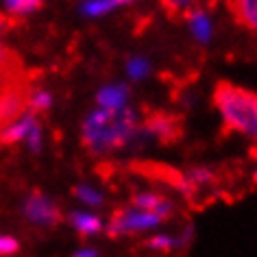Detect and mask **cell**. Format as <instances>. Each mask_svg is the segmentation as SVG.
<instances>
[{"label": "cell", "mask_w": 257, "mask_h": 257, "mask_svg": "<svg viewBox=\"0 0 257 257\" xmlns=\"http://www.w3.org/2000/svg\"><path fill=\"white\" fill-rule=\"evenodd\" d=\"M133 128H136V118L128 109H102V111H96L85 120L83 142L89 151L105 153L124 144L133 136Z\"/></svg>", "instance_id": "obj_1"}, {"label": "cell", "mask_w": 257, "mask_h": 257, "mask_svg": "<svg viewBox=\"0 0 257 257\" xmlns=\"http://www.w3.org/2000/svg\"><path fill=\"white\" fill-rule=\"evenodd\" d=\"M214 105L229 131L257 140V94L231 83H218L214 89Z\"/></svg>", "instance_id": "obj_2"}, {"label": "cell", "mask_w": 257, "mask_h": 257, "mask_svg": "<svg viewBox=\"0 0 257 257\" xmlns=\"http://www.w3.org/2000/svg\"><path fill=\"white\" fill-rule=\"evenodd\" d=\"M164 220L157 214L151 211H142L136 207H122L118 211H113L111 220L105 224V231L111 240L118 237H128V235H140L146 231H155Z\"/></svg>", "instance_id": "obj_3"}, {"label": "cell", "mask_w": 257, "mask_h": 257, "mask_svg": "<svg viewBox=\"0 0 257 257\" xmlns=\"http://www.w3.org/2000/svg\"><path fill=\"white\" fill-rule=\"evenodd\" d=\"M24 216L33 224H37V227H57L61 220L59 207L50 198L44 196L42 192H33L27 198V203H24Z\"/></svg>", "instance_id": "obj_4"}, {"label": "cell", "mask_w": 257, "mask_h": 257, "mask_svg": "<svg viewBox=\"0 0 257 257\" xmlns=\"http://www.w3.org/2000/svg\"><path fill=\"white\" fill-rule=\"evenodd\" d=\"M68 222L72 224V229L79 233L81 237H92V235H98L105 224L96 214H89V211H72L68 216Z\"/></svg>", "instance_id": "obj_5"}, {"label": "cell", "mask_w": 257, "mask_h": 257, "mask_svg": "<svg viewBox=\"0 0 257 257\" xmlns=\"http://www.w3.org/2000/svg\"><path fill=\"white\" fill-rule=\"evenodd\" d=\"M35 128V118L33 115H27V118H20L14 124H9L5 131H0V142L3 144H14L20 142L22 138H27L31 131Z\"/></svg>", "instance_id": "obj_6"}, {"label": "cell", "mask_w": 257, "mask_h": 257, "mask_svg": "<svg viewBox=\"0 0 257 257\" xmlns=\"http://www.w3.org/2000/svg\"><path fill=\"white\" fill-rule=\"evenodd\" d=\"M231 9L237 22L250 31H257V0H231Z\"/></svg>", "instance_id": "obj_7"}, {"label": "cell", "mask_w": 257, "mask_h": 257, "mask_svg": "<svg viewBox=\"0 0 257 257\" xmlns=\"http://www.w3.org/2000/svg\"><path fill=\"white\" fill-rule=\"evenodd\" d=\"M9 76H22V63L16 53L0 44V79H9Z\"/></svg>", "instance_id": "obj_8"}, {"label": "cell", "mask_w": 257, "mask_h": 257, "mask_svg": "<svg viewBox=\"0 0 257 257\" xmlns=\"http://www.w3.org/2000/svg\"><path fill=\"white\" fill-rule=\"evenodd\" d=\"M149 128L153 133H157L159 138L166 140H177V131H175V120L168 115H157V118L149 120Z\"/></svg>", "instance_id": "obj_9"}, {"label": "cell", "mask_w": 257, "mask_h": 257, "mask_svg": "<svg viewBox=\"0 0 257 257\" xmlns=\"http://www.w3.org/2000/svg\"><path fill=\"white\" fill-rule=\"evenodd\" d=\"M124 96H126L124 89H118V87L105 89V92H100V105L102 109H118L124 102Z\"/></svg>", "instance_id": "obj_10"}, {"label": "cell", "mask_w": 257, "mask_h": 257, "mask_svg": "<svg viewBox=\"0 0 257 257\" xmlns=\"http://www.w3.org/2000/svg\"><path fill=\"white\" fill-rule=\"evenodd\" d=\"M74 196L79 198L81 203L89 205V207H100L102 203H105V196L100 194V192H96L92 188H85V185H81V188L74 190Z\"/></svg>", "instance_id": "obj_11"}, {"label": "cell", "mask_w": 257, "mask_h": 257, "mask_svg": "<svg viewBox=\"0 0 257 257\" xmlns=\"http://www.w3.org/2000/svg\"><path fill=\"white\" fill-rule=\"evenodd\" d=\"M5 3H7V9L14 16H24L35 11L42 5V0H5Z\"/></svg>", "instance_id": "obj_12"}, {"label": "cell", "mask_w": 257, "mask_h": 257, "mask_svg": "<svg viewBox=\"0 0 257 257\" xmlns=\"http://www.w3.org/2000/svg\"><path fill=\"white\" fill-rule=\"evenodd\" d=\"M20 250V242L11 235H0V255H14Z\"/></svg>", "instance_id": "obj_13"}, {"label": "cell", "mask_w": 257, "mask_h": 257, "mask_svg": "<svg viewBox=\"0 0 257 257\" xmlns=\"http://www.w3.org/2000/svg\"><path fill=\"white\" fill-rule=\"evenodd\" d=\"M50 105V96L46 92H37V94H31V105L33 109H46Z\"/></svg>", "instance_id": "obj_14"}, {"label": "cell", "mask_w": 257, "mask_h": 257, "mask_svg": "<svg viewBox=\"0 0 257 257\" xmlns=\"http://www.w3.org/2000/svg\"><path fill=\"white\" fill-rule=\"evenodd\" d=\"M72 257H100V253L96 246H81Z\"/></svg>", "instance_id": "obj_15"}]
</instances>
